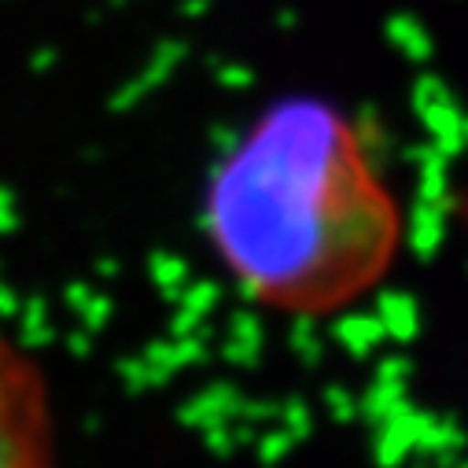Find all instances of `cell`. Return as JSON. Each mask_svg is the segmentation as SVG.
<instances>
[{"label": "cell", "mask_w": 468, "mask_h": 468, "mask_svg": "<svg viewBox=\"0 0 468 468\" xmlns=\"http://www.w3.org/2000/svg\"><path fill=\"white\" fill-rule=\"evenodd\" d=\"M203 229L255 306L324 317L388 277L402 210L362 130L324 100L292 96L266 107L214 166Z\"/></svg>", "instance_id": "6da1fadb"}, {"label": "cell", "mask_w": 468, "mask_h": 468, "mask_svg": "<svg viewBox=\"0 0 468 468\" xmlns=\"http://www.w3.org/2000/svg\"><path fill=\"white\" fill-rule=\"evenodd\" d=\"M0 468H59L48 377L8 335H0Z\"/></svg>", "instance_id": "7a4b0ae2"}]
</instances>
